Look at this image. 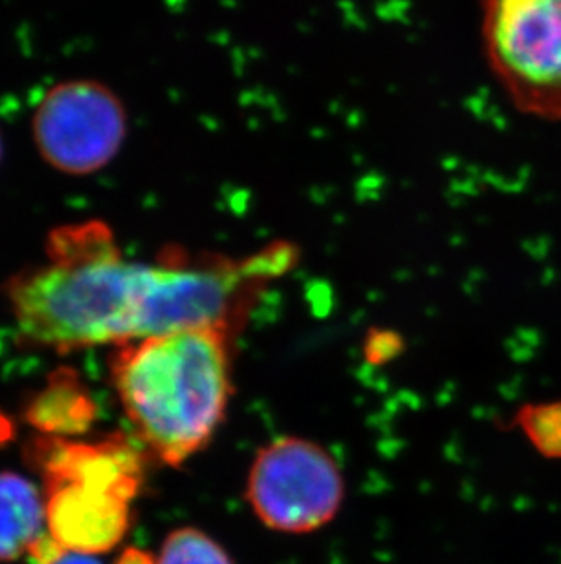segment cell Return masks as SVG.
Returning <instances> with one entry per match:
<instances>
[{
  "label": "cell",
  "instance_id": "cell-1",
  "mask_svg": "<svg viewBox=\"0 0 561 564\" xmlns=\"http://www.w3.org/2000/svg\"><path fill=\"white\" fill-rule=\"evenodd\" d=\"M150 263L128 260L101 219L50 230L44 260L6 282L22 340L52 351L124 346L141 338Z\"/></svg>",
  "mask_w": 561,
  "mask_h": 564
},
{
  "label": "cell",
  "instance_id": "cell-2",
  "mask_svg": "<svg viewBox=\"0 0 561 564\" xmlns=\"http://www.w3.org/2000/svg\"><path fill=\"white\" fill-rule=\"evenodd\" d=\"M122 410L161 463L179 466L216 435L232 394L230 330H175L117 347Z\"/></svg>",
  "mask_w": 561,
  "mask_h": 564
},
{
  "label": "cell",
  "instance_id": "cell-3",
  "mask_svg": "<svg viewBox=\"0 0 561 564\" xmlns=\"http://www.w3.org/2000/svg\"><path fill=\"white\" fill-rule=\"evenodd\" d=\"M485 59L519 112L561 121V0H480Z\"/></svg>",
  "mask_w": 561,
  "mask_h": 564
},
{
  "label": "cell",
  "instance_id": "cell-4",
  "mask_svg": "<svg viewBox=\"0 0 561 564\" xmlns=\"http://www.w3.org/2000/svg\"><path fill=\"white\" fill-rule=\"evenodd\" d=\"M343 497L334 457L307 438L271 442L255 455L246 480L250 508L276 532H316L338 516Z\"/></svg>",
  "mask_w": 561,
  "mask_h": 564
},
{
  "label": "cell",
  "instance_id": "cell-5",
  "mask_svg": "<svg viewBox=\"0 0 561 564\" xmlns=\"http://www.w3.org/2000/svg\"><path fill=\"white\" fill-rule=\"evenodd\" d=\"M32 133L38 155L54 171L91 176L121 152L128 133L127 108L99 80H64L38 101Z\"/></svg>",
  "mask_w": 561,
  "mask_h": 564
},
{
  "label": "cell",
  "instance_id": "cell-6",
  "mask_svg": "<svg viewBox=\"0 0 561 564\" xmlns=\"http://www.w3.org/2000/svg\"><path fill=\"white\" fill-rule=\"evenodd\" d=\"M44 486L77 485L132 502L143 485V455L124 435L74 442L38 435L26 449Z\"/></svg>",
  "mask_w": 561,
  "mask_h": 564
},
{
  "label": "cell",
  "instance_id": "cell-7",
  "mask_svg": "<svg viewBox=\"0 0 561 564\" xmlns=\"http://www.w3.org/2000/svg\"><path fill=\"white\" fill-rule=\"evenodd\" d=\"M48 533L72 554H105L130 528V501L85 486H44Z\"/></svg>",
  "mask_w": 561,
  "mask_h": 564
},
{
  "label": "cell",
  "instance_id": "cell-8",
  "mask_svg": "<svg viewBox=\"0 0 561 564\" xmlns=\"http://www.w3.org/2000/svg\"><path fill=\"white\" fill-rule=\"evenodd\" d=\"M24 419L41 435L79 437L96 422V399L77 371L61 368L50 375L43 389L33 394L24 410Z\"/></svg>",
  "mask_w": 561,
  "mask_h": 564
},
{
  "label": "cell",
  "instance_id": "cell-9",
  "mask_svg": "<svg viewBox=\"0 0 561 564\" xmlns=\"http://www.w3.org/2000/svg\"><path fill=\"white\" fill-rule=\"evenodd\" d=\"M46 508L37 488L21 475L0 474V563L28 555L43 535Z\"/></svg>",
  "mask_w": 561,
  "mask_h": 564
},
{
  "label": "cell",
  "instance_id": "cell-10",
  "mask_svg": "<svg viewBox=\"0 0 561 564\" xmlns=\"http://www.w3.org/2000/svg\"><path fill=\"white\" fill-rule=\"evenodd\" d=\"M157 564H233L227 550L197 528H179L163 543Z\"/></svg>",
  "mask_w": 561,
  "mask_h": 564
},
{
  "label": "cell",
  "instance_id": "cell-11",
  "mask_svg": "<svg viewBox=\"0 0 561 564\" xmlns=\"http://www.w3.org/2000/svg\"><path fill=\"white\" fill-rule=\"evenodd\" d=\"M516 422L536 452L552 460H561V400L525 405Z\"/></svg>",
  "mask_w": 561,
  "mask_h": 564
},
{
  "label": "cell",
  "instance_id": "cell-12",
  "mask_svg": "<svg viewBox=\"0 0 561 564\" xmlns=\"http://www.w3.org/2000/svg\"><path fill=\"white\" fill-rule=\"evenodd\" d=\"M68 554L50 533H43L28 552L30 564H57Z\"/></svg>",
  "mask_w": 561,
  "mask_h": 564
},
{
  "label": "cell",
  "instance_id": "cell-13",
  "mask_svg": "<svg viewBox=\"0 0 561 564\" xmlns=\"http://www.w3.org/2000/svg\"><path fill=\"white\" fill-rule=\"evenodd\" d=\"M116 564H157V560L148 552L132 546V549H127L119 555Z\"/></svg>",
  "mask_w": 561,
  "mask_h": 564
},
{
  "label": "cell",
  "instance_id": "cell-14",
  "mask_svg": "<svg viewBox=\"0 0 561 564\" xmlns=\"http://www.w3.org/2000/svg\"><path fill=\"white\" fill-rule=\"evenodd\" d=\"M57 564H99L97 561L91 560L90 555L85 554H68L63 555V560L58 561Z\"/></svg>",
  "mask_w": 561,
  "mask_h": 564
},
{
  "label": "cell",
  "instance_id": "cell-15",
  "mask_svg": "<svg viewBox=\"0 0 561 564\" xmlns=\"http://www.w3.org/2000/svg\"><path fill=\"white\" fill-rule=\"evenodd\" d=\"M2 154H4V143H2V135H0V161H2Z\"/></svg>",
  "mask_w": 561,
  "mask_h": 564
}]
</instances>
